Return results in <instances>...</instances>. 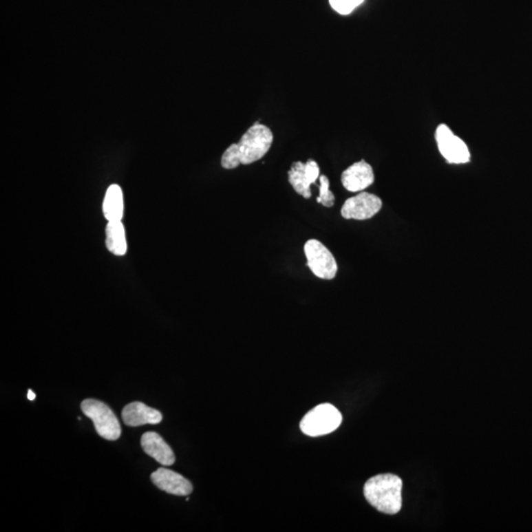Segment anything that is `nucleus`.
I'll return each mask as SVG.
<instances>
[{"label":"nucleus","instance_id":"nucleus-15","mask_svg":"<svg viewBox=\"0 0 532 532\" xmlns=\"http://www.w3.org/2000/svg\"><path fill=\"white\" fill-rule=\"evenodd\" d=\"M319 196L317 198V202L321 203L324 207H332L334 205L335 196L331 193L330 189V180L326 175H319Z\"/></svg>","mask_w":532,"mask_h":532},{"label":"nucleus","instance_id":"nucleus-1","mask_svg":"<svg viewBox=\"0 0 532 532\" xmlns=\"http://www.w3.org/2000/svg\"><path fill=\"white\" fill-rule=\"evenodd\" d=\"M273 142V134L266 125L255 123L242 136L239 143L232 144L224 152L221 165L232 170L240 165H250L266 156Z\"/></svg>","mask_w":532,"mask_h":532},{"label":"nucleus","instance_id":"nucleus-11","mask_svg":"<svg viewBox=\"0 0 532 532\" xmlns=\"http://www.w3.org/2000/svg\"><path fill=\"white\" fill-rule=\"evenodd\" d=\"M141 447L148 456L158 461L162 465L170 467L175 461V454L171 447L164 440L159 434L147 432L141 438Z\"/></svg>","mask_w":532,"mask_h":532},{"label":"nucleus","instance_id":"nucleus-16","mask_svg":"<svg viewBox=\"0 0 532 532\" xmlns=\"http://www.w3.org/2000/svg\"><path fill=\"white\" fill-rule=\"evenodd\" d=\"M364 2V0H330L331 8L341 15H348Z\"/></svg>","mask_w":532,"mask_h":532},{"label":"nucleus","instance_id":"nucleus-6","mask_svg":"<svg viewBox=\"0 0 532 532\" xmlns=\"http://www.w3.org/2000/svg\"><path fill=\"white\" fill-rule=\"evenodd\" d=\"M436 141L440 154L447 163L465 164L470 161V152L467 144L456 136L446 125H440L436 130Z\"/></svg>","mask_w":532,"mask_h":532},{"label":"nucleus","instance_id":"nucleus-8","mask_svg":"<svg viewBox=\"0 0 532 532\" xmlns=\"http://www.w3.org/2000/svg\"><path fill=\"white\" fill-rule=\"evenodd\" d=\"M151 480L160 490L177 496H189L193 490L191 482L182 475L167 468L161 467L153 472Z\"/></svg>","mask_w":532,"mask_h":532},{"label":"nucleus","instance_id":"nucleus-5","mask_svg":"<svg viewBox=\"0 0 532 532\" xmlns=\"http://www.w3.org/2000/svg\"><path fill=\"white\" fill-rule=\"evenodd\" d=\"M307 266L321 279L331 280L337 276V260L330 251L317 240H309L304 246Z\"/></svg>","mask_w":532,"mask_h":532},{"label":"nucleus","instance_id":"nucleus-17","mask_svg":"<svg viewBox=\"0 0 532 532\" xmlns=\"http://www.w3.org/2000/svg\"><path fill=\"white\" fill-rule=\"evenodd\" d=\"M306 173L310 184H316L317 180L319 179V167L314 160H309L305 164Z\"/></svg>","mask_w":532,"mask_h":532},{"label":"nucleus","instance_id":"nucleus-13","mask_svg":"<svg viewBox=\"0 0 532 532\" xmlns=\"http://www.w3.org/2000/svg\"><path fill=\"white\" fill-rule=\"evenodd\" d=\"M106 245L114 255L122 257L127 253V239L122 221H109L106 228Z\"/></svg>","mask_w":532,"mask_h":532},{"label":"nucleus","instance_id":"nucleus-2","mask_svg":"<svg viewBox=\"0 0 532 532\" xmlns=\"http://www.w3.org/2000/svg\"><path fill=\"white\" fill-rule=\"evenodd\" d=\"M364 495L381 513L396 515L403 507V480L394 474L376 475L365 484Z\"/></svg>","mask_w":532,"mask_h":532},{"label":"nucleus","instance_id":"nucleus-18","mask_svg":"<svg viewBox=\"0 0 532 532\" xmlns=\"http://www.w3.org/2000/svg\"><path fill=\"white\" fill-rule=\"evenodd\" d=\"M28 398L31 401H35V398H36V394H34V392H32L31 390H28Z\"/></svg>","mask_w":532,"mask_h":532},{"label":"nucleus","instance_id":"nucleus-3","mask_svg":"<svg viewBox=\"0 0 532 532\" xmlns=\"http://www.w3.org/2000/svg\"><path fill=\"white\" fill-rule=\"evenodd\" d=\"M342 422L341 413L330 403L319 404L304 416L301 431L310 437H321L338 429Z\"/></svg>","mask_w":532,"mask_h":532},{"label":"nucleus","instance_id":"nucleus-12","mask_svg":"<svg viewBox=\"0 0 532 532\" xmlns=\"http://www.w3.org/2000/svg\"><path fill=\"white\" fill-rule=\"evenodd\" d=\"M103 213L108 221H120L123 216V191L118 184H111L105 195Z\"/></svg>","mask_w":532,"mask_h":532},{"label":"nucleus","instance_id":"nucleus-4","mask_svg":"<svg viewBox=\"0 0 532 532\" xmlns=\"http://www.w3.org/2000/svg\"><path fill=\"white\" fill-rule=\"evenodd\" d=\"M81 409L87 417L92 420L99 436L109 440H116L120 437L122 428L113 410L102 401L85 399L82 401Z\"/></svg>","mask_w":532,"mask_h":532},{"label":"nucleus","instance_id":"nucleus-14","mask_svg":"<svg viewBox=\"0 0 532 532\" xmlns=\"http://www.w3.org/2000/svg\"><path fill=\"white\" fill-rule=\"evenodd\" d=\"M289 182L297 193L303 196L304 198L309 200L312 196L310 193V182L308 179L306 173L305 164L302 162H295L288 172Z\"/></svg>","mask_w":532,"mask_h":532},{"label":"nucleus","instance_id":"nucleus-9","mask_svg":"<svg viewBox=\"0 0 532 532\" xmlns=\"http://www.w3.org/2000/svg\"><path fill=\"white\" fill-rule=\"evenodd\" d=\"M374 180L373 168L364 160L349 167L341 175L342 184L351 193L364 191L373 184Z\"/></svg>","mask_w":532,"mask_h":532},{"label":"nucleus","instance_id":"nucleus-7","mask_svg":"<svg viewBox=\"0 0 532 532\" xmlns=\"http://www.w3.org/2000/svg\"><path fill=\"white\" fill-rule=\"evenodd\" d=\"M381 206L383 202L380 198L372 193H361L344 202L341 216L348 220H367L378 214Z\"/></svg>","mask_w":532,"mask_h":532},{"label":"nucleus","instance_id":"nucleus-10","mask_svg":"<svg viewBox=\"0 0 532 532\" xmlns=\"http://www.w3.org/2000/svg\"><path fill=\"white\" fill-rule=\"evenodd\" d=\"M122 417L125 424L129 427L159 424L163 420V415L160 411L138 401L125 405L123 409Z\"/></svg>","mask_w":532,"mask_h":532}]
</instances>
